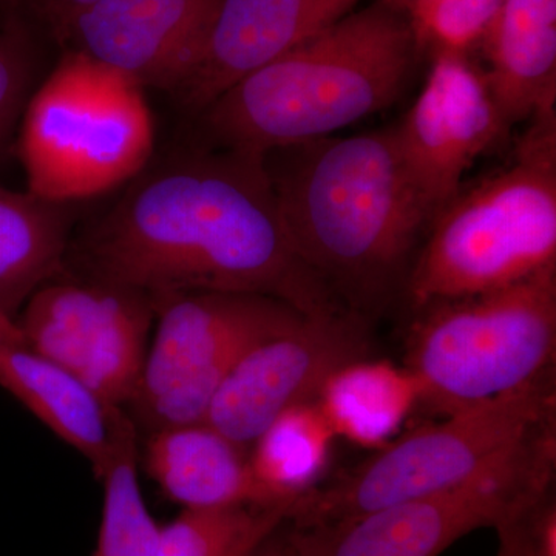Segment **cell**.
Segmentation results:
<instances>
[{
    "mask_svg": "<svg viewBox=\"0 0 556 556\" xmlns=\"http://www.w3.org/2000/svg\"><path fill=\"white\" fill-rule=\"evenodd\" d=\"M265 163L295 254L346 309L368 320L405 291L431 218L394 127L289 146Z\"/></svg>",
    "mask_w": 556,
    "mask_h": 556,
    "instance_id": "obj_2",
    "label": "cell"
},
{
    "mask_svg": "<svg viewBox=\"0 0 556 556\" xmlns=\"http://www.w3.org/2000/svg\"><path fill=\"white\" fill-rule=\"evenodd\" d=\"M404 365L437 416L521 390L554 372L556 266L511 287L416 311Z\"/></svg>",
    "mask_w": 556,
    "mask_h": 556,
    "instance_id": "obj_7",
    "label": "cell"
},
{
    "mask_svg": "<svg viewBox=\"0 0 556 556\" xmlns=\"http://www.w3.org/2000/svg\"><path fill=\"white\" fill-rule=\"evenodd\" d=\"M288 517L289 507L185 508L161 527L153 556H251Z\"/></svg>",
    "mask_w": 556,
    "mask_h": 556,
    "instance_id": "obj_21",
    "label": "cell"
},
{
    "mask_svg": "<svg viewBox=\"0 0 556 556\" xmlns=\"http://www.w3.org/2000/svg\"><path fill=\"white\" fill-rule=\"evenodd\" d=\"M369 345L368 320L353 311L306 316L244 353L204 420L249 448L281 413L316 401L336 369L367 357Z\"/></svg>",
    "mask_w": 556,
    "mask_h": 556,
    "instance_id": "obj_11",
    "label": "cell"
},
{
    "mask_svg": "<svg viewBox=\"0 0 556 556\" xmlns=\"http://www.w3.org/2000/svg\"><path fill=\"white\" fill-rule=\"evenodd\" d=\"M555 466L552 427L464 484L289 533L305 556H439L468 533L525 517L551 492Z\"/></svg>",
    "mask_w": 556,
    "mask_h": 556,
    "instance_id": "obj_9",
    "label": "cell"
},
{
    "mask_svg": "<svg viewBox=\"0 0 556 556\" xmlns=\"http://www.w3.org/2000/svg\"><path fill=\"white\" fill-rule=\"evenodd\" d=\"M35 84V54L20 24L0 28V156L20 126Z\"/></svg>",
    "mask_w": 556,
    "mask_h": 556,
    "instance_id": "obj_24",
    "label": "cell"
},
{
    "mask_svg": "<svg viewBox=\"0 0 556 556\" xmlns=\"http://www.w3.org/2000/svg\"><path fill=\"white\" fill-rule=\"evenodd\" d=\"M361 0H219L195 65L174 94L200 113L255 68L345 17Z\"/></svg>",
    "mask_w": 556,
    "mask_h": 556,
    "instance_id": "obj_14",
    "label": "cell"
},
{
    "mask_svg": "<svg viewBox=\"0 0 556 556\" xmlns=\"http://www.w3.org/2000/svg\"><path fill=\"white\" fill-rule=\"evenodd\" d=\"M219 0H98L51 28L76 51L142 89L175 93L195 65Z\"/></svg>",
    "mask_w": 556,
    "mask_h": 556,
    "instance_id": "obj_13",
    "label": "cell"
},
{
    "mask_svg": "<svg viewBox=\"0 0 556 556\" xmlns=\"http://www.w3.org/2000/svg\"><path fill=\"white\" fill-rule=\"evenodd\" d=\"M153 144L144 89L65 50L28 98L17 153L28 192L68 204L130 182L148 167Z\"/></svg>",
    "mask_w": 556,
    "mask_h": 556,
    "instance_id": "obj_6",
    "label": "cell"
},
{
    "mask_svg": "<svg viewBox=\"0 0 556 556\" xmlns=\"http://www.w3.org/2000/svg\"><path fill=\"white\" fill-rule=\"evenodd\" d=\"M98 0H13V7L25 5L49 25L50 30L62 20L76 13L84 7H89Z\"/></svg>",
    "mask_w": 556,
    "mask_h": 556,
    "instance_id": "obj_26",
    "label": "cell"
},
{
    "mask_svg": "<svg viewBox=\"0 0 556 556\" xmlns=\"http://www.w3.org/2000/svg\"><path fill=\"white\" fill-rule=\"evenodd\" d=\"M278 530L280 529H277L273 535L266 538V540L252 552L251 556H305L303 552L300 551L298 543H295L289 530L287 533H278Z\"/></svg>",
    "mask_w": 556,
    "mask_h": 556,
    "instance_id": "obj_27",
    "label": "cell"
},
{
    "mask_svg": "<svg viewBox=\"0 0 556 556\" xmlns=\"http://www.w3.org/2000/svg\"><path fill=\"white\" fill-rule=\"evenodd\" d=\"M0 387L86 457L98 478L137 430L123 407L102 401L67 369L25 345H0Z\"/></svg>",
    "mask_w": 556,
    "mask_h": 556,
    "instance_id": "obj_15",
    "label": "cell"
},
{
    "mask_svg": "<svg viewBox=\"0 0 556 556\" xmlns=\"http://www.w3.org/2000/svg\"><path fill=\"white\" fill-rule=\"evenodd\" d=\"M0 345H25L24 336L16 320L7 316L2 309H0Z\"/></svg>",
    "mask_w": 556,
    "mask_h": 556,
    "instance_id": "obj_28",
    "label": "cell"
},
{
    "mask_svg": "<svg viewBox=\"0 0 556 556\" xmlns=\"http://www.w3.org/2000/svg\"><path fill=\"white\" fill-rule=\"evenodd\" d=\"M146 169L70 241L67 263L80 277L152 300L249 292L283 300L306 316L350 311L295 254L265 156L212 148Z\"/></svg>",
    "mask_w": 556,
    "mask_h": 556,
    "instance_id": "obj_1",
    "label": "cell"
},
{
    "mask_svg": "<svg viewBox=\"0 0 556 556\" xmlns=\"http://www.w3.org/2000/svg\"><path fill=\"white\" fill-rule=\"evenodd\" d=\"M336 441L317 402H305L288 408L263 430L249 447V463L260 484L294 506L303 493L324 481Z\"/></svg>",
    "mask_w": 556,
    "mask_h": 556,
    "instance_id": "obj_20",
    "label": "cell"
},
{
    "mask_svg": "<svg viewBox=\"0 0 556 556\" xmlns=\"http://www.w3.org/2000/svg\"><path fill=\"white\" fill-rule=\"evenodd\" d=\"M67 204L0 188V309L16 320L36 291L67 270Z\"/></svg>",
    "mask_w": 556,
    "mask_h": 556,
    "instance_id": "obj_19",
    "label": "cell"
},
{
    "mask_svg": "<svg viewBox=\"0 0 556 556\" xmlns=\"http://www.w3.org/2000/svg\"><path fill=\"white\" fill-rule=\"evenodd\" d=\"M481 47L482 72L508 126L555 109L556 0H504Z\"/></svg>",
    "mask_w": 556,
    "mask_h": 556,
    "instance_id": "obj_17",
    "label": "cell"
},
{
    "mask_svg": "<svg viewBox=\"0 0 556 556\" xmlns=\"http://www.w3.org/2000/svg\"><path fill=\"white\" fill-rule=\"evenodd\" d=\"M514 160L442 207L404 294L413 313L485 294L556 266V110L538 113Z\"/></svg>",
    "mask_w": 556,
    "mask_h": 556,
    "instance_id": "obj_4",
    "label": "cell"
},
{
    "mask_svg": "<svg viewBox=\"0 0 556 556\" xmlns=\"http://www.w3.org/2000/svg\"><path fill=\"white\" fill-rule=\"evenodd\" d=\"M419 51L407 20L376 0L236 80L201 110L203 129L215 148L263 156L331 137L396 102Z\"/></svg>",
    "mask_w": 556,
    "mask_h": 556,
    "instance_id": "obj_3",
    "label": "cell"
},
{
    "mask_svg": "<svg viewBox=\"0 0 556 556\" xmlns=\"http://www.w3.org/2000/svg\"><path fill=\"white\" fill-rule=\"evenodd\" d=\"M156 329L129 404L150 433L204 422L233 365L306 314L270 295L193 291L153 299Z\"/></svg>",
    "mask_w": 556,
    "mask_h": 556,
    "instance_id": "obj_8",
    "label": "cell"
},
{
    "mask_svg": "<svg viewBox=\"0 0 556 556\" xmlns=\"http://www.w3.org/2000/svg\"><path fill=\"white\" fill-rule=\"evenodd\" d=\"M508 129L482 68L468 54L433 53L419 97L394 126L402 163L431 222Z\"/></svg>",
    "mask_w": 556,
    "mask_h": 556,
    "instance_id": "obj_12",
    "label": "cell"
},
{
    "mask_svg": "<svg viewBox=\"0 0 556 556\" xmlns=\"http://www.w3.org/2000/svg\"><path fill=\"white\" fill-rule=\"evenodd\" d=\"M556 427L555 372L402 431L386 447L332 482L303 493L289 511L295 529L350 521L478 477L547 428Z\"/></svg>",
    "mask_w": 556,
    "mask_h": 556,
    "instance_id": "obj_5",
    "label": "cell"
},
{
    "mask_svg": "<svg viewBox=\"0 0 556 556\" xmlns=\"http://www.w3.org/2000/svg\"><path fill=\"white\" fill-rule=\"evenodd\" d=\"M153 320L144 292L65 274L40 287L16 317L25 346L113 407L129 404L137 390Z\"/></svg>",
    "mask_w": 556,
    "mask_h": 556,
    "instance_id": "obj_10",
    "label": "cell"
},
{
    "mask_svg": "<svg viewBox=\"0 0 556 556\" xmlns=\"http://www.w3.org/2000/svg\"><path fill=\"white\" fill-rule=\"evenodd\" d=\"M0 5H11V7H13V0H0Z\"/></svg>",
    "mask_w": 556,
    "mask_h": 556,
    "instance_id": "obj_29",
    "label": "cell"
},
{
    "mask_svg": "<svg viewBox=\"0 0 556 556\" xmlns=\"http://www.w3.org/2000/svg\"><path fill=\"white\" fill-rule=\"evenodd\" d=\"M146 468L174 503L185 508L289 507L260 484L249 448L204 422L152 431Z\"/></svg>",
    "mask_w": 556,
    "mask_h": 556,
    "instance_id": "obj_16",
    "label": "cell"
},
{
    "mask_svg": "<svg viewBox=\"0 0 556 556\" xmlns=\"http://www.w3.org/2000/svg\"><path fill=\"white\" fill-rule=\"evenodd\" d=\"M407 20L420 50L468 54L481 46L504 0H383Z\"/></svg>",
    "mask_w": 556,
    "mask_h": 556,
    "instance_id": "obj_23",
    "label": "cell"
},
{
    "mask_svg": "<svg viewBox=\"0 0 556 556\" xmlns=\"http://www.w3.org/2000/svg\"><path fill=\"white\" fill-rule=\"evenodd\" d=\"M316 402L338 439L376 452L404 431L420 388L405 365L367 356L336 369Z\"/></svg>",
    "mask_w": 556,
    "mask_h": 556,
    "instance_id": "obj_18",
    "label": "cell"
},
{
    "mask_svg": "<svg viewBox=\"0 0 556 556\" xmlns=\"http://www.w3.org/2000/svg\"><path fill=\"white\" fill-rule=\"evenodd\" d=\"M527 514L517 521L508 522L496 530L497 540H500L496 556H533Z\"/></svg>",
    "mask_w": 556,
    "mask_h": 556,
    "instance_id": "obj_25",
    "label": "cell"
},
{
    "mask_svg": "<svg viewBox=\"0 0 556 556\" xmlns=\"http://www.w3.org/2000/svg\"><path fill=\"white\" fill-rule=\"evenodd\" d=\"M137 430L124 439L102 473L100 535L94 556H153L160 529L150 515L138 482Z\"/></svg>",
    "mask_w": 556,
    "mask_h": 556,
    "instance_id": "obj_22",
    "label": "cell"
}]
</instances>
